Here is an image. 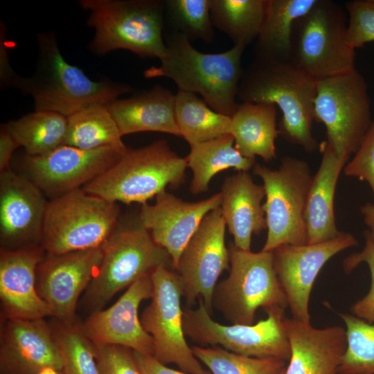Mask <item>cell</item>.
<instances>
[{"mask_svg": "<svg viewBox=\"0 0 374 374\" xmlns=\"http://www.w3.org/2000/svg\"><path fill=\"white\" fill-rule=\"evenodd\" d=\"M38 60L33 75L17 74L10 86L30 95L35 111H50L66 117L93 105H107L132 91L130 85L89 79L61 54L53 33L37 34Z\"/></svg>", "mask_w": 374, "mask_h": 374, "instance_id": "1", "label": "cell"}, {"mask_svg": "<svg viewBox=\"0 0 374 374\" xmlns=\"http://www.w3.org/2000/svg\"><path fill=\"white\" fill-rule=\"evenodd\" d=\"M166 53L159 66L143 72L146 78L165 77L173 80L179 91L198 93L217 113L231 116L242 75L241 57L246 47L234 45L218 53L196 50L184 35L172 31L166 36Z\"/></svg>", "mask_w": 374, "mask_h": 374, "instance_id": "2", "label": "cell"}, {"mask_svg": "<svg viewBox=\"0 0 374 374\" xmlns=\"http://www.w3.org/2000/svg\"><path fill=\"white\" fill-rule=\"evenodd\" d=\"M317 82L290 62L256 58L243 69L237 97L242 103L278 106L279 134L312 153L319 147L312 132Z\"/></svg>", "mask_w": 374, "mask_h": 374, "instance_id": "3", "label": "cell"}, {"mask_svg": "<svg viewBox=\"0 0 374 374\" xmlns=\"http://www.w3.org/2000/svg\"><path fill=\"white\" fill-rule=\"evenodd\" d=\"M79 4L89 12L87 24L95 30L91 52L125 49L141 57L165 56L164 1L80 0Z\"/></svg>", "mask_w": 374, "mask_h": 374, "instance_id": "4", "label": "cell"}, {"mask_svg": "<svg viewBox=\"0 0 374 374\" xmlns=\"http://www.w3.org/2000/svg\"><path fill=\"white\" fill-rule=\"evenodd\" d=\"M187 162L168 145L157 140L136 149L127 148L110 168L84 185L88 194L112 202L145 204L169 186L185 180Z\"/></svg>", "mask_w": 374, "mask_h": 374, "instance_id": "5", "label": "cell"}, {"mask_svg": "<svg viewBox=\"0 0 374 374\" xmlns=\"http://www.w3.org/2000/svg\"><path fill=\"white\" fill-rule=\"evenodd\" d=\"M346 14L335 1L317 0L294 23L290 62L316 82L355 69Z\"/></svg>", "mask_w": 374, "mask_h": 374, "instance_id": "6", "label": "cell"}, {"mask_svg": "<svg viewBox=\"0 0 374 374\" xmlns=\"http://www.w3.org/2000/svg\"><path fill=\"white\" fill-rule=\"evenodd\" d=\"M102 251L101 262L83 297L90 312L103 309L117 292L157 268L172 267L168 252L154 241L139 220L136 225L118 226Z\"/></svg>", "mask_w": 374, "mask_h": 374, "instance_id": "7", "label": "cell"}, {"mask_svg": "<svg viewBox=\"0 0 374 374\" xmlns=\"http://www.w3.org/2000/svg\"><path fill=\"white\" fill-rule=\"evenodd\" d=\"M228 276L213 290L212 308L232 324L252 325L257 310L288 307L276 275L272 251L254 253L229 244Z\"/></svg>", "mask_w": 374, "mask_h": 374, "instance_id": "8", "label": "cell"}, {"mask_svg": "<svg viewBox=\"0 0 374 374\" xmlns=\"http://www.w3.org/2000/svg\"><path fill=\"white\" fill-rule=\"evenodd\" d=\"M116 202L90 195L82 188L48 201L41 239L46 254L101 247L118 226Z\"/></svg>", "mask_w": 374, "mask_h": 374, "instance_id": "9", "label": "cell"}, {"mask_svg": "<svg viewBox=\"0 0 374 374\" xmlns=\"http://www.w3.org/2000/svg\"><path fill=\"white\" fill-rule=\"evenodd\" d=\"M253 170L262 180L265 190L262 208L267 235L262 251H273L285 244H306L304 215L313 177L308 163L285 156L278 169L256 163Z\"/></svg>", "mask_w": 374, "mask_h": 374, "instance_id": "10", "label": "cell"}, {"mask_svg": "<svg viewBox=\"0 0 374 374\" xmlns=\"http://www.w3.org/2000/svg\"><path fill=\"white\" fill-rule=\"evenodd\" d=\"M314 119L325 125L336 154L349 161L373 122L368 85L356 69L317 81Z\"/></svg>", "mask_w": 374, "mask_h": 374, "instance_id": "11", "label": "cell"}, {"mask_svg": "<svg viewBox=\"0 0 374 374\" xmlns=\"http://www.w3.org/2000/svg\"><path fill=\"white\" fill-rule=\"evenodd\" d=\"M196 309L185 308L183 328L185 335L199 346H219L229 351L253 357H276L289 361L290 344L283 321L285 309L265 311V319L256 324L222 325L214 321L203 301Z\"/></svg>", "mask_w": 374, "mask_h": 374, "instance_id": "12", "label": "cell"}, {"mask_svg": "<svg viewBox=\"0 0 374 374\" xmlns=\"http://www.w3.org/2000/svg\"><path fill=\"white\" fill-rule=\"evenodd\" d=\"M153 293L140 320L153 341L152 356L161 363L174 364L189 374H206L186 341L183 328L180 276L169 267H159L151 274Z\"/></svg>", "mask_w": 374, "mask_h": 374, "instance_id": "13", "label": "cell"}, {"mask_svg": "<svg viewBox=\"0 0 374 374\" xmlns=\"http://www.w3.org/2000/svg\"><path fill=\"white\" fill-rule=\"evenodd\" d=\"M225 228L220 207L207 213L173 268L182 280L187 305L201 299L211 315L214 288L222 271L230 269Z\"/></svg>", "mask_w": 374, "mask_h": 374, "instance_id": "14", "label": "cell"}, {"mask_svg": "<svg viewBox=\"0 0 374 374\" xmlns=\"http://www.w3.org/2000/svg\"><path fill=\"white\" fill-rule=\"evenodd\" d=\"M127 149L124 145L85 150L63 145L44 155L26 154L23 166L26 177L53 199L82 188L115 163Z\"/></svg>", "mask_w": 374, "mask_h": 374, "instance_id": "15", "label": "cell"}, {"mask_svg": "<svg viewBox=\"0 0 374 374\" xmlns=\"http://www.w3.org/2000/svg\"><path fill=\"white\" fill-rule=\"evenodd\" d=\"M358 245L355 237L346 232L332 240L312 244L282 245L275 249L274 268L287 297L292 318L310 323L309 301L315 279L332 256Z\"/></svg>", "mask_w": 374, "mask_h": 374, "instance_id": "16", "label": "cell"}, {"mask_svg": "<svg viewBox=\"0 0 374 374\" xmlns=\"http://www.w3.org/2000/svg\"><path fill=\"white\" fill-rule=\"evenodd\" d=\"M102 258V247L60 255L46 253L37 267L36 287L53 317L63 322L76 318L80 296L95 276Z\"/></svg>", "mask_w": 374, "mask_h": 374, "instance_id": "17", "label": "cell"}, {"mask_svg": "<svg viewBox=\"0 0 374 374\" xmlns=\"http://www.w3.org/2000/svg\"><path fill=\"white\" fill-rule=\"evenodd\" d=\"M47 204L44 194L26 176L11 169L0 173L1 248L39 245Z\"/></svg>", "mask_w": 374, "mask_h": 374, "instance_id": "18", "label": "cell"}, {"mask_svg": "<svg viewBox=\"0 0 374 374\" xmlns=\"http://www.w3.org/2000/svg\"><path fill=\"white\" fill-rule=\"evenodd\" d=\"M152 293L151 275L136 280L109 308L91 312L82 321L84 334L93 343L121 346L152 356V339L139 316L140 304L151 299Z\"/></svg>", "mask_w": 374, "mask_h": 374, "instance_id": "19", "label": "cell"}, {"mask_svg": "<svg viewBox=\"0 0 374 374\" xmlns=\"http://www.w3.org/2000/svg\"><path fill=\"white\" fill-rule=\"evenodd\" d=\"M0 332V374H37L62 370L60 350L45 319H3Z\"/></svg>", "mask_w": 374, "mask_h": 374, "instance_id": "20", "label": "cell"}, {"mask_svg": "<svg viewBox=\"0 0 374 374\" xmlns=\"http://www.w3.org/2000/svg\"><path fill=\"white\" fill-rule=\"evenodd\" d=\"M155 197L154 204H141L139 220L154 241L168 252L173 269L205 215L220 207L222 195L220 192L196 202L183 201L166 190Z\"/></svg>", "mask_w": 374, "mask_h": 374, "instance_id": "21", "label": "cell"}, {"mask_svg": "<svg viewBox=\"0 0 374 374\" xmlns=\"http://www.w3.org/2000/svg\"><path fill=\"white\" fill-rule=\"evenodd\" d=\"M46 252L39 245L0 250V300L3 319L53 317L36 287L37 269Z\"/></svg>", "mask_w": 374, "mask_h": 374, "instance_id": "22", "label": "cell"}, {"mask_svg": "<svg viewBox=\"0 0 374 374\" xmlns=\"http://www.w3.org/2000/svg\"><path fill=\"white\" fill-rule=\"evenodd\" d=\"M283 324L291 348L285 374H338L347 348L345 328H315L310 323L287 317Z\"/></svg>", "mask_w": 374, "mask_h": 374, "instance_id": "23", "label": "cell"}, {"mask_svg": "<svg viewBox=\"0 0 374 374\" xmlns=\"http://www.w3.org/2000/svg\"><path fill=\"white\" fill-rule=\"evenodd\" d=\"M220 208L233 244L250 250L252 234L267 229L262 201L265 197L263 185L253 182L248 172L239 171L226 177L221 188Z\"/></svg>", "mask_w": 374, "mask_h": 374, "instance_id": "24", "label": "cell"}, {"mask_svg": "<svg viewBox=\"0 0 374 374\" xmlns=\"http://www.w3.org/2000/svg\"><path fill=\"white\" fill-rule=\"evenodd\" d=\"M175 95L161 85L106 105L123 136L160 132L181 136L175 119Z\"/></svg>", "mask_w": 374, "mask_h": 374, "instance_id": "25", "label": "cell"}, {"mask_svg": "<svg viewBox=\"0 0 374 374\" xmlns=\"http://www.w3.org/2000/svg\"><path fill=\"white\" fill-rule=\"evenodd\" d=\"M321 147L323 157L312 177L304 215L308 244L332 240L343 233L336 225L334 197L339 175L348 161L338 156L327 142Z\"/></svg>", "mask_w": 374, "mask_h": 374, "instance_id": "26", "label": "cell"}, {"mask_svg": "<svg viewBox=\"0 0 374 374\" xmlns=\"http://www.w3.org/2000/svg\"><path fill=\"white\" fill-rule=\"evenodd\" d=\"M276 106L270 103H242L231 116V134L235 148L244 157H260L265 161L276 158L275 141L279 134Z\"/></svg>", "mask_w": 374, "mask_h": 374, "instance_id": "27", "label": "cell"}, {"mask_svg": "<svg viewBox=\"0 0 374 374\" xmlns=\"http://www.w3.org/2000/svg\"><path fill=\"white\" fill-rule=\"evenodd\" d=\"M317 0H269L267 17L256 40V58L290 62L293 27Z\"/></svg>", "mask_w": 374, "mask_h": 374, "instance_id": "28", "label": "cell"}, {"mask_svg": "<svg viewBox=\"0 0 374 374\" xmlns=\"http://www.w3.org/2000/svg\"><path fill=\"white\" fill-rule=\"evenodd\" d=\"M231 134L190 145V150L186 157L187 167L193 172L190 190L194 195L208 190L211 179L219 172L233 168L247 172L253 168L255 159L243 157L235 148Z\"/></svg>", "mask_w": 374, "mask_h": 374, "instance_id": "29", "label": "cell"}, {"mask_svg": "<svg viewBox=\"0 0 374 374\" xmlns=\"http://www.w3.org/2000/svg\"><path fill=\"white\" fill-rule=\"evenodd\" d=\"M28 156H41L64 145L67 117L50 111H35L1 126Z\"/></svg>", "mask_w": 374, "mask_h": 374, "instance_id": "30", "label": "cell"}, {"mask_svg": "<svg viewBox=\"0 0 374 374\" xmlns=\"http://www.w3.org/2000/svg\"><path fill=\"white\" fill-rule=\"evenodd\" d=\"M268 6L269 0H211V17L234 45L246 47L258 37Z\"/></svg>", "mask_w": 374, "mask_h": 374, "instance_id": "31", "label": "cell"}, {"mask_svg": "<svg viewBox=\"0 0 374 374\" xmlns=\"http://www.w3.org/2000/svg\"><path fill=\"white\" fill-rule=\"evenodd\" d=\"M195 93L178 91L175 95V119L181 136L189 145L231 134V116L217 113Z\"/></svg>", "mask_w": 374, "mask_h": 374, "instance_id": "32", "label": "cell"}, {"mask_svg": "<svg viewBox=\"0 0 374 374\" xmlns=\"http://www.w3.org/2000/svg\"><path fill=\"white\" fill-rule=\"evenodd\" d=\"M64 145L90 150L124 145L106 105H93L67 117Z\"/></svg>", "mask_w": 374, "mask_h": 374, "instance_id": "33", "label": "cell"}, {"mask_svg": "<svg viewBox=\"0 0 374 374\" xmlns=\"http://www.w3.org/2000/svg\"><path fill=\"white\" fill-rule=\"evenodd\" d=\"M51 326L62 357L64 374H100L93 343L84 334L82 321L77 317L67 322L55 319Z\"/></svg>", "mask_w": 374, "mask_h": 374, "instance_id": "34", "label": "cell"}, {"mask_svg": "<svg viewBox=\"0 0 374 374\" xmlns=\"http://www.w3.org/2000/svg\"><path fill=\"white\" fill-rule=\"evenodd\" d=\"M191 348L212 374H280L286 368V362L279 358L249 357L219 346H193Z\"/></svg>", "mask_w": 374, "mask_h": 374, "instance_id": "35", "label": "cell"}, {"mask_svg": "<svg viewBox=\"0 0 374 374\" xmlns=\"http://www.w3.org/2000/svg\"><path fill=\"white\" fill-rule=\"evenodd\" d=\"M346 325L347 348L338 374H374V324L339 313Z\"/></svg>", "mask_w": 374, "mask_h": 374, "instance_id": "36", "label": "cell"}, {"mask_svg": "<svg viewBox=\"0 0 374 374\" xmlns=\"http://www.w3.org/2000/svg\"><path fill=\"white\" fill-rule=\"evenodd\" d=\"M164 8L175 28L173 31L185 35L190 41L213 42L211 0H166Z\"/></svg>", "mask_w": 374, "mask_h": 374, "instance_id": "37", "label": "cell"}, {"mask_svg": "<svg viewBox=\"0 0 374 374\" xmlns=\"http://www.w3.org/2000/svg\"><path fill=\"white\" fill-rule=\"evenodd\" d=\"M349 15L347 39L355 50L374 42V1L353 0L346 3Z\"/></svg>", "mask_w": 374, "mask_h": 374, "instance_id": "38", "label": "cell"}, {"mask_svg": "<svg viewBox=\"0 0 374 374\" xmlns=\"http://www.w3.org/2000/svg\"><path fill=\"white\" fill-rule=\"evenodd\" d=\"M366 244L364 249L357 253H354L344 259L343 268L346 274H350L360 263L366 262L370 270L371 284L368 294L362 299L357 301L350 308L353 315L366 321L374 322V241L364 231Z\"/></svg>", "mask_w": 374, "mask_h": 374, "instance_id": "39", "label": "cell"}, {"mask_svg": "<svg viewBox=\"0 0 374 374\" xmlns=\"http://www.w3.org/2000/svg\"><path fill=\"white\" fill-rule=\"evenodd\" d=\"M92 343L100 374H141L133 350Z\"/></svg>", "mask_w": 374, "mask_h": 374, "instance_id": "40", "label": "cell"}, {"mask_svg": "<svg viewBox=\"0 0 374 374\" xmlns=\"http://www.w3.org/2000/svg\"><path fill=\"white\" fill-rule=\"evenodd\" d=\"M344 172L367 181L374 198V119L354 157L344 166Z\"/></svg>", "mask_w": 374, "mask_h": 374, "instance_id": "41", "label": "cell"}, {"mask_svg": "<svg viewBox=\"0 0 374 374\" xmlns=\"http://www.w3.org/2000/svg\"><path fill=\"white\" fill-rule=\"evenodd\" d=\"M134 353L141 374H189L182 371L170 368L159 362L152 355ZM206 374L212 373L208 372Z\"/></svg>", "mask_w": 374, "mask_h": 374, "instance_id": "42", "label": "cell"}, {"mask_svg": "<svg viewBox=\"0 0 374 374\" xmlns=\"http://www.w3.org/2000/svg\"><path fill=\"white\" fill-rule=\"evenodd\" d=\"M19 147L12 136L4 130L1 128L0 132V173L10 169L12 155Z\"/></svg>", "mask_w": 374, "mask_h": 374, "instance_id": "43", "label": "cell"}, {"mask_svg": "<svg viewBox=\"0 0 374 374\" xmlns=\"http://www.w3.org/2000/svg\"><path fill=\"white\" fill-rule=\"evenodd\" d=\"M360 212L364 217V222L368 226L367 232L374 241V204L367 202L360 207Z\"/></svg>", "mask_w": 374, "mask_h": 374, "instance_id": "44", "label": "cell"}, {"mask_svg": "<svg viewBox=\"0 0 374 374\" xmlns=\"http://www.w3.org/2000/svg\"><path fill=\"white\" fill-rule=\"evenodd\" d=\"M37 374H64L60 370H57L53 368H46L39 371Z\"/></svg>", "mask_w": 374, "mask_h": 374, "instance_id": "45", "label": "cell"}, {"mask_svg": "<svg viewBox=\"0 0 374 374\" xmlns=\"http://www.w3.org/2000/svg\"><path fill=\"white\" fill-rule=\"evenodd\" d=\"M285 368L282 371L280 374H285Z\"/></svg>", "mask_w": 374, "mask_h": 374, "instance_id": "46", "label": "cell"}, {"mask_svg": "<svg viewBox=\"0 0 374 374\" xmlns=\"http://www.w3.org/2000/svg\"><path fill=\"white\" fill-rule=\"evenodd\" d=\"M374 1V0H373Z\"/></svg>", "mask_w": 374, "mask_h": 374, "instance_id": "47", "label": "cell"}]
</instances>
